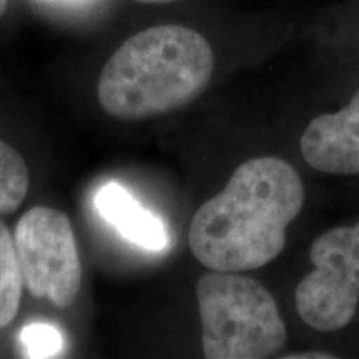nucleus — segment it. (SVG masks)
Returning <instances> with one entry per match:
<instances>
[{
  "instance_id": "f257e3e1",
  "label": "nucleus",
  "mask_w": 359,
  "mask_h": 359,
  "mask_svg": "<svg viewBox=\"0 0 359 359\" xmlns=\"http://www.w3.org/2000/svg\"><path fill=\"white\" fill-rule=\"evenodd\" d=\"M306 193L302 173L288 160L251 156L193 217L188 233L193 257L213 271L264 268L285 251Z\"/></svg>"
},
{
  "instance_id": "f03ea898",
  "label": "nucleus",
  "mask_w": 359,
  "mask_h": 359,
  "mask_svg": "<svg viewBox=\"0 0 359 359\" xmlns=\"http://www.w3.org/2000/svg\"><path fill=\"white\" fill-rule=\"evenodd\" d=\"M215 70L212 45L196 30L158 25L135 34L103 67L97 95L120 120L165 115L196 100Z\"/></svg>"
},
{
  "instance_id": "7ed1b4c3",
  "label": "nucleus",
  "mask_w": 359,
  "mask_h": 359,
  "mask_svg": "<svg viewBox=\"0 0 359 359\" xmlns=\"http://www.w3.org/2000/svg\"><path fill=\"white\" fill-rule=\"evenodd\" d=\"M201 348L208 359H266L288 346L275 296L245 273H205L196 283Z\"/></svg>"
},
{
  "instance_id": "20e7f679",
  "label": "nucleus",
  "mask_w": 359,
  "mask_h": 359,
  "mask_svg": "<svg viewBox=\"0 0 359 359\" xmlns=\"http://www.w3.org/2000/svg\"><path fill=\"white\" fill-rule=\"evenodd\" d=\"M308 269L296 283V316L327 348L359 336V215L318 233L308 246Z\"/></svg>"
},
{
  "instance_id": "39448f33",
  "label": "nucleus",
  "mask_w": 359,
  "mask_h": 359,
  "mask_svg": "<svg viewBox=\"0 0 359 359\" xmlns=\"http://www.w3.org/2000/svg\"><path fill=\"white\" fill-rule=\"evenodd\" d=\"M13 241L29 293L55 308H69L82 286V263L69 217L34 206L17 223Z\"/></svg>"
},
{
  "instance_id": "423d86ee",
  "label": "nucleus",
  "mask_w": 359,
  "mask_h": 359,
  "mask_svg": "<svg viewBox=\"0 0 359 359\" xmlns=\"http://www.w3.org/2000/svg\"><path fill=\"white\" fill-rule=\"evenodd\" d=\"M298 147L314 173L339 183L359 182V85L346 100L308 120Z\"/></svg>"
},
{
  "instance_id": "0eeeda50",
  "label": "nucleus",
  "mask_w": 359,
  "mask_h": 359,
  "mask_svg": "<svg viewBox=\"0 0 359 359\" xmlns=\"http://www.w3.org/2000/svg\"><path fill=\"white\" fill-rule=\"evenodd\" d=\"M95 210L120 236L147 251H163L170 243L163 219L143 208L120 183L109 182L95 193Z\"/></svg>"
},
{
  "instance_id": "6e6552de",
  "label": "nucleus",
  "mask_w": 359,
  "mask_h": 359,
  "mask_svg": "<svg viewBox=\"0 0 359 359\" xmlns=\"http://www.w3.org/2000/svg\"><path fill=\"white\" fill-rule=\"evenodd\" d=\"M24 286L13 235L0 219V330L15 320Z\"/></svg>"
},
{
  "instance_id": "1a4fd4ad",
  "label": "nucleus",
  "mask_w": 359,
  "mask_h": 359,
  "mask_svg": "<svg viewBox=\"0 0 359 359\" xmlns=\"http://www.w3.org/2000/svg\"><path fill=\"white\" fill-rule=\"evenodd\" d=\"M30 175L15 148L0 140V217L15 212L25 200Z\"/></svg>"
},
{
  "instance_id": "9d476101",
  "label": "nucleus",
  "mask_w": 359,
  "mask_h": 359,
  "mask_svg": "<svg viewBox=\"0 0 359 359\" xmlns=\"http://www.w3.org/2000/svg\"><path fill=\"white\" fill-rule=\"evenodd\" d=\"M25 358H53L64 349V336L52 325H29L20 331Z\"/></svg>"
},
{
  "instance_id": "9b49d317",
  "label": "nucleus",
  "mask_w": 359,
  "mask_h": 359,
  "mask_svg": "<svg viewBox=\"0 0 359 359\" xmlns=\"http://www.w3.org/2000/svg\"><path fill=\"white\" fill-rule=\"evenodd\" d=\"M338 351L333 348H313V349H303V351L298 353H290L283 354L281 358L286 359H334L341 358L343 354H336Z\"/></svg>"
},
{
  "instance_id": "f8f14e48",
  "label": "nucleus",
  "mask_w": 359,
  "mask_h": 359,
  "mask_svg": "<svg viewBox=\"0 0 359 359\" xmlns=\"http://www.w3.org/2000/svg\"><path fill=\"white\" fill-rule=\"evenodd\" d=\"M30 2L39 6H67V4H75L77 0H30Z\"/></svg>"
},
{
  "instance_id": "ddd939ff",
  "label": "nucleus",
  "mask_w": 359,
  "mask_h": 359,
  "mask_svg": "<svg viewBox=\"0 0 359 359\" xmlns=\"http://www.w3.org/2000/svg\"><path fill=\"white\" fill-rule=\"evenodd\" d=\"M133 2H138V4H172V2H178V0H133Z\"/></svg>"
},
{
  "instance_id": "4468645a",
  "label": "nucleus",
  "mask_w": 359,
  "mask_h": 359,
  "mask_svg": "<svg viewBox=\"0 0 359 359\" xmlns=\"http://www.w3.org/2000/svg\"><path fill=\"white\" fill-rule=\"evenodd\" d=\"M7 6H8V0H0V17H2L4 13H6Z\"/></svg>"
}]
</instances>
